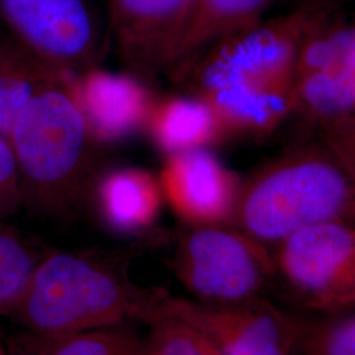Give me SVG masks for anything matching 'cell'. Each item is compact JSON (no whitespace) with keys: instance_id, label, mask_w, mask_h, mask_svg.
Here are the masks:
<instances>
[{"instance_id":"6da1fadb","label":"cell","mask_w":355,"mask_h":355,"mask_svg":"<svg viewBox=\"0 0 355 355\" xmlns=\"http://www.w3.org/2000/svg\"><path fill=\"white\" fill-rule=\"evenodd\" d=\"M328 8L325 0H308L217 41L190 64L196 69L195 92L234 127L258 129L279 121L292 108L305 37Z\"/></svg>"},{"instance_id":"7a4b0ae2","label":"cell","mask_w":355,"mask_h":355,"mask_svg":"<svg viewBox=\"0 0 355 355\" xmlns=\"http://www.w3.org/2000/svg\"><path fill=\"white\" fill-rule=\"evenodd\" d=\"M164 292L136 286L101 254L51 252L40 259L12 316L38 338L148 324Z\"/></svg>"},{"instance_id":"3957f363","label":"cell","mask_w":355,"mask_h":355,"mask_svg":"<svg viewBox=\"0 0 355 355\" xmlns=\"http://www.w3.org/2000/svg\"><path fill=\"white\" fill-rule=\"evenodd\" d=\"M328 223L355 224V182L324 145L287 153L242 180L232 225L270 249Z\"/></svg>"},{"instance_id":"277c9868","label":"cell","mask_w":355,"mask_h":355,"mask_svg":"<svg viewBox=\"0 0 355 355\" xmlns=\"http://www.w3.org/2000/svg\"><path fill=\"white\" fill-rule=\"evenodd\" d=\"M66 74L28 103L8 133L19 166L23 204L45 216H66L89 196L95 148Z\"/></svg>"},{"instance_id":"5b68a950","label":"cell","mask_w":355,"mask_h":355,"mask_svg":"<svg viewBox=\"0 0 355 355\" xmlns=\"http://www.w3.org/2000/svg\"><path fill=\"white\" fill-rule=\"evenodd\" d=\"M174 272L195 300L237 304L259 299L275 275L266 246L233 225H182L174 250Z\"/></svg>"},{"instance_id":"8992f818","label":"cell","mask_w":355,"mask_h":355,"mask_svg":"<svg viewBox=\"0 0 355 355\" xmlns=\"http://www.w3.org/2000/svg\"><path fill=\"white\" fill-rule=\"evenodd\" d=\"M0 24L7 37L64 74L99 66L107 49L87 0H0Z\"/></svg>"},{"instance_id":"52a82bcc","label":"cell","mask_w":355,"mask_h":355,"mask_svg":"<svg viewBox=\"0 0 355 355\" xmlns=\"http://www.w3.org/2000/svg\"><path fill=\"white\" fill-rule=\"evenodd\" d=\"M275 274L312 309L355 312V224L300 230L274 248Z\"/></svg>"},{"instance_id":"ba28073f","label":"cell","mask_w":355,"mask_h":355,"mask_svg":"<svg viewBox=\"0 0 355 355\" xmlns=\"http://www.w3.org/2000/svg\"><path fill=\"white\" fill-rule=\"evenodd\" d=\"M158 313L186 321L221 355H295L296 322L261 297L237 304H209L164 292L155 316Z\"/></svg>"},{"instance_id":"9c48e42d","label":"cell","mask_w":355,"mask_h":355,"mask_svg":"<svg viewBox=\"0 0 355 355\" xmlns=\"http://www.w3.org/2000/svg\"><path fill=\"white\" fill-rule=\"evenodd\" d=\"M196 0H108L110 31L121 62L152 80L170 71Z\"/></svg>"},{"instance_id":"30bf717a","label":"cell","mask_w":355,"mask_h":355,"mask_svg":"<svg viewBox=\"0 0 355 355\" xmlns=\"http://www.w3.org/2000/svg\"><path fill=\"white\" fill-rule=\"evenodd\" d=\"M64 80L98 145L123 142L146 132L158 99L148 80L101 66L66 74Z\"/></svg>"},{"instance_id":"8fae6325","label":"cell","mask_w":355,"mask_h":355,"mask_svg":"<svg viewBox=\"0 0 355 355\" xmlns=\"http://www.w3.org/2000/svg\"><path fill=\"white\" fill-rule=\"evenodd\" d=\"M158 178L184 225H232L242 180L209 149L166 155Z\"/></svg>"},{"instance_id":"7c38bea8","label":"cell","mask_w":355,"mask_h":355,"mask_svg":"<svg viewBox=\"0 0 355 355\" xmlns=\"http://www.w3.org/2000/svg\"><path fill=\"white\" fill-rule=\"evenodd\" d=\"M89 196L103 225L133 236L152 228L165 203L159 178L135 167H112L96 174Z\"/></svg>"},{"instance_id":"4fadbf2b","label":"cell","mask_w":355,"mask_h":355,"mask_svg":"<svg viewBox=\"0 0 355 355\" xmlns=\"http://www.w3.org/2000/svg\"><path fill=\"white\" fill-rule=\"evenodd\" d=\"M146 132L165 155L209 149L225 139L215 111L196 94L158 98Z\"/></svg>"},{"instance_id":"5bb4252c","label":"cell","mask_w":355,"mask_h":355,"mask_svg":"<svg viewBox=\"0 0 355 355\" xmlns=\"http://www.w3.org/2000/svg\"><path fill=\"white\" fill-rule=\"evenodd\" d=\"M275 0H196L171 73H183L215 42L252 26Z\"/></svg>"},{"instance_id":"9a60e30c","label":"cell","mask_w":355,"mask_h":355,"mask_svg":"<svg viewBox=\"0 0 355 355\" xmlns=\"http://www.w3.org/2000/svg\"><path fill=\"white\" fill-rule=\"evenodd\" d=\"M292 112L324 129L355 116V66L333 64L297 73Z\"/></svg>"},{"instance_id":"2e32d148","label":"cell","mask_w":355,"mask_h":355,"mask_svg":"<svg viewBox=\"0 0 355 355\" xmlns=\"http://www.w3.org/2000/svg\"><path fill=\"white\" fill-rule=\"evenodd\" d=\"M64 76L38 61L11 38H0V132L8 136L28 103Z\"/></svg>"},{"instance_id":"e0dca14e","label":"cell","mask_w":355,"mask_h":355,"mask_svg":"<svg viewBox=\"0 0 355 355\" xmlns=\"http://www.w3.org/2000/svg\"><path fill=\"white\" fill-rule=\"evenodd\" d=\"M23 355H149L145 340L120 328L92 330L57 338L29 336Z\"/></svg>"},{"instance_id":"ac0fdd59","label":"cell","mask_w":355,"mask_h":355,"mask_svg":"<svg viewBox=\"0 0 355 355\" xmlns=\"http://www.w3.org/2000/svg\"><path fill=\"white\" fill-rule=\"evenodd\" d=\"M42 254L17 230L0 221V313L12 315Z\"/></svg>"},{"instance_id":"d6986e66","label":"cell","mask_w":355,"mask_h":355,"mask_svg":"<svg viewBox=\"0 0 355 355\" xmlns=\"http://www.w3.org/2000/svg\"><path fill=\"white\" fill-rule=\"evenodd\" d=\"M295 355H355V313L296 322Z\"/></svg>"},{"instance_id":"ffe728a7","label":"cell","mask_w":355,"mask_h":355,"mask_svg":"<svg viewBox=\"0 0 355 355\" xmlns=\"http://www.w3.org/2000/svg\"><path fill=\"white\" fill-rule=\"evenodd\" d=\"M146 325L149 355H221L203 333L180 318L158 313Z\"/></svg>"},{"instance_id":"44dd1931","label":"cell","mask_w":355,"mask_h":355,"mask_svg":"<svg viewBox=\"0 0 355 355\" xmlns=\"http://www.w3.org/2000/svg\"><path fill=\"white\" fill-rule=\"evenodd\" d=\"M23 204L19 166L8 136L0 132V221Z\"/></svg>"},{"instance_id":"7402d4cb","label":"cell","mask_w":355,"mask_h":355,"mask_svg":"<svg viewBox=\"0 0 355 355\" xmlns=\"http://www.w3.org/2000/svg\"><path fill=\"white\" fill-rule=\"evenodd\" d=\"M324 145L345 166L355 182V116L324 129Z\"/></svg>"},{"instance_id":"603a6c76","label":"cell","mask_w":355,"mask_h":355,"mask_svg":"<svg viewBox=\"0 0 355 355\" xmlns=\"http://www.w3.org/2000/svg\"><path fill=\"white\" fill-rule=\"evenodd\" d=\"M0 355H7V353H6V350H4V347H3L1 343H0Z\"/></svg>"}]
</instances>
